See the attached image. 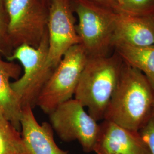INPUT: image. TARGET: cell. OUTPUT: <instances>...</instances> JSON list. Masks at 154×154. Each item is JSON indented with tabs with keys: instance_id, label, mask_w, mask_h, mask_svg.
<instances>
[{
	"instance_id": "cell-11",
	"label": "cell",
	"mask_w": 154,
	"mask_h": 154,
	"mask_svg": "<svg viewBox=\"0 0 154 154\" xmlns=\"http://www.w3.org/2000/svg\"><path fill=\"white\" fill-rule=\"evenodd\" d=\"M116 43L134 46L154 45V18L119 13L113 46Z\"/></svg>"
},
{
	"instance_id": "cell-2",
	"label": "cell",
	"mask_w": 154,
	"mask_h": 154,
	"mask_svg": "<svg viewBox=\"0 0 154 154\" xmlns=\"http://www.w3.org/2000/svg\"><path fill=\"white\" fill-rule=\"evenodd\" d=\"M123 62L116 51L111 55L88 57L74 99L87 108L88 114L97 122L104 119L119 81Z\"/></svg>"
},
{
	"instance_id": "cell-14",
	"label": "cell",
	"mask_w": 154,
	"mask_h": 154,
	"mask_svg": "<svg viewBox=\"0 0 154 154\" xmlns=\"http://www.w3.org/2000/svg\"><path fill=\"white\" fill-rule=\"evenodd\" d=\"M0 154H29L20 130L2 116H0Z\"/></svg>"
},
{
	"instance_id": "cell-7",
	"label": "cell",
	"mask_w": 154,
	"mask_h": 154,
	"mask_svg": "<svg viewBox=\"0 0 154 154\" xmlns=\"http://www.w3.org/2000/svg\"><path fill=\"white\" fill-rule=\"evenodd\" d=\"M49 115L53 130L65 142L77 140L87 153L94 151L99 131V124L75 99L62 103Z\"/></svg>"
},
{
	"instance_id": "cell-9",
	"label": "cell",
	"mask_w": 154,
	"mask_h": 154,
	"mask_svg": "<svg viewBox=\"0 0 154 154\" xmlns=\"http://www.w3.org/2000/svg\"><path fill=\"white\" fill-rule=\"evenodd\" d=\"M93 152L96 154H151L139 132L103 119Z\"/></svg>"
},
{
	"instance_id": "cell-13",
	"label": "cell",
	"mask_w": 154,
	"mask_h": 154,
	"mask_svg": "<svg viewBox=\"0 0 154 154\" xmlns=\"http://www.w3.org/2000/svg\"><path fill=\"white\" fill-rule=\"evenodd\" d=\"M113 49L125 62L142 72L154 88V45L134 46L116 43Z\"/></svg>"
},
{
	"instance_id": "cell-19",
	"label": "cell",
	"mask_w": 154,
	"mask_h": 154,
	"mask_svg": "<svg viewBox=\"0 0 154 154\" xmlns=\"http://www.w3.org/2000/svg\"><path fill=\"white\" fill-rule=\"evenodd\" d=\"M0 10L5 13L4 9V0H0Z\"/></svg>"
},
{
	"instance_id": "cell-12",
	"label": "cell",
	"mask_w": 154,
	"mask_h": 154,
	"mask_svg": "<svg viewBox=\"0 0 154 154\" xmlns=\"http://www.w3.org/2000/svg\"><path fill=\"white\" fill-rule=\"evenodd\" d=\"M22 72L21 66L13 61L0 58V116L4 118L20 130L22 107L11 88V78L18 79Z\"/></svg>"
},
{
	"instance_id": "cell-15",
	"label": "cell",
	"mask_w": 154,
	"mask_h": 154,
	"mask_svg": "<svg viewBox=\"0 0 154 154\" xmlns=\"http://www.w3.org/2000/svg\"><path fill=\"white\" fill-rule=\"evenodd\" d=\"M121 12L154 18V0H122Z\"/></svg>"
},
{
	"instance_id": "cell-3",
	"label": "cell",
	"mask_w": 154,
	"mask_h": 154,
	"mask_svg": "<svg viewBox=\"0 0 154 154\" xmlns=\"http://www.w3.org/2000/svg\"><path fill=\"white\" fill-rule=\"evenodd\" d=\"M49 49L48 32L45 34L37 48L22 44L13 50L8 61L18 60L21 63L23 73L16 81L11 82V88L22 107L36 106L37 100L45 83L55 69L47 62Z\"/></svg>"
},
{
	"instance_id": "cell-8",
	"label": "cell",
	"mask_w": 154,
	"mask_h": 154,
	"mask_svg": "<svg viewBox=\"0 0 154 154\" xmlns=\"http://www.w3.org/2000/svg\"><path fill=\"white\" fill-rule=\"evenodd\" d=\"M73 13L71 0H50L47 62L54 69L68 50L81 43Z\"/></svg>"
},
{
	"instance_id": "cell-4",
	"label": "cell",
	"mask_w": 154,
	"mask_h": 154,
	"mask_svg": "<svg viewBox=\"0 0 154 154\" xmlns=\"http://www.w3.org/2000/svg\"><path fill=\"white\" fill-rule=\"evenodd\" d=\"M78 22L77 34L88 57L109 55L113 49L116 22L119 13L94 5L82 0H71Z\"/></svg>"
},
{
	"instance_id": "cell-16",
	"label": "cell",
	"mask_w": 154,
	"mask_h": 154,
	"mask_svg": "<svg viewBox=\"0 0 154 154\" xmlns=\"http://www.w3.org/2000/svg\"><path fill=\"white\" fill-rule=\"evenodd\" d=\"M8 23L6 13L0 10V54L6 58L9 57L14 50L8 34Z\"/></svg>"
},
{
	"instance_id": "cell-1",
	"label": "cell",
	"mask_w": 154,
	"mask_h": 154,
	"mask_svg": "<svg viewBox=\"0 0 154 154\" xmlns=\"http://www.w3.org/2000/svg\"><path fill=\"white\" fill-rule=\"evenodd\" d=\"M154 100V88L148 79L123 61L103 119L139 132L152 116Z\"/></svg>"
},
{
	"instance_id": "cell-5",
	"label": "cell",
	"mask_w": 154,
	"mask_h": 154,
	"mask_svg": "<svg viewBox=\"0 0 154 154\" xmlns=\"http://www.w3.org/2000/svg\"><path fill=\"white\" fill-rule=\"evenodd\" d=\"M50 0H4L8 34L14 49L37 48L48 32Z\"/></svg>"
},
{
	"instance_id": "cell-10",
	"label": "cell",
	"mask_w": 154,
	"mask_h": 154,
	"mask_svg": "<svg viewBox=\"0 0 154 154\" xmlns=\"http://www.w3.org/2000/svg\"><path fill=\"white\" fill-rule=\"evenodd\" d=\"M21 128L28 154H69L57 145L51 125L47 122L39 124L30 106L22 108Z\"/></svg>"
},
{
	"instance_id": "cell-21",
	"label": "cell",
	"mask_w": 154,
	"mask_h": 154,
	"mask_svg": "<svg viewBox=\"0 0 154 154\" xmlns=\"http://www.w3.org/2000/svg\"><path fill=\"white\" fill-rule=\"evenodd\" d=\"M152 115L154 116V106H153V111H152Z\"/></svg>"
},
{
	"instance_id": "cell-18",
	"label": "cell",
	"mask_w": 154,
	"mask_h": 154,
	"mask_svg": "<svg viewBox=\"0 0 154 154\" xmlns=\"http://www.w3.org/2000/svg\"><path fill=\"white\" fill-rule=\"evenodd\" d=\"M94 5L114 11L120 13L121 9L116 0H82Z\"/></svg>"
},
{
	"instance_id": "cell-17",
	"label": "cell",
	"mask_w": 154,
	"mask_h": 154,
	"mask_svg": "<svg viewBox=\"0 0 154 154\" xmlns=\"http://www.w3.org/2000/svg\"><path fill=\"white\" fill-rule=\"evenodd\" d=\"M139 132L147 144L151 154H154V116H151Z\"/></svg>"
},
{
	"instance_id": "cell-6",
	"label": "cell",
	"mask_w": 154,
	"mask_h": 154,
	"mask_svg": "<svg viewBox=\"0 0 154 154\" xmlns=\"http://www.w3.org/2000/svg\"><path fill=\"white\" fill-rule=\"evenodd\" d=\"M88 57L81 44L68 50L42 89L36 106L49 115L72 99Z\"/></svg>"
},
{
	"instance_id": "cell-20",
	"label": "cell",
	"mask_w": 154,
	"mask_h": 154,
	"mask_svg": "<svg viewBox=\"0 0 154 154\" xmlns=\"http://www.w3.org/2000/svg\"><path fill=\"white\" fill-rule=\"evenodd\" d=\"M116 1L118 2V5H119V7H120V9H121V5L122 0H116Z\"/></svg>"
}]
</instances>
